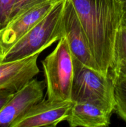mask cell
<instances>
[{
    "label": "cell",
    "instance_id": "6da1fadb",
    "mask_svg": "<svg viewBox=\"0 0 126 127\" xmlns=\"http://www.w3.org/2000/svg\"><path fill=\"white\" fill-rule=\"evenodd\" d=\"M93 56L107 76L112 64L115 40L124 16L119 0H71Z\"/></svg>",
    "mask_w": 126,
    "mask_h": 127
},
{
    "label": "cell",
    "instance_id": "7a4b0ae2",
    "mask_svg": "<svg viewBox=\"0 0 126 127\" xmlns=\"http://www.w3.org/2000/svg\"><path fill=\"white\" fill-rule=\"evenodd\" d=\"M65 0L58 1L49 12L20 38L2 57L1 62L19 60L42 53L64 33V12Z\"/></svg>",
    "mask_w": 126,
    "mask_h": 127
},
{
    "label": "cell",
    "instance_id": "3957f363",
    "mask_svg": "<svg viewBox=\"0 0 126 127\" xmlns=\"http://www.w3.org/2000/svg\"><path fill=\"white\" fill-rule=\"evenodd\" d=\"M74 74L71 90L73 102H88L112 115L114 110V81L111 74L84 65L73 57Z\"/></svg>",
    "mask_w": 126,
    "mask_h": 127
},
{
    "label": "cell",
    "instance_id": "277c9868",
    "mask_svg": "<svg viewBox=\"0 0 126 127\" xmlns=\"http://www.w3.org/2000/svg\"><path fill=\"white\" fill-rule=\"evenodd\" d=\"M48 99L55 101L71 100L74 79L73 55L64 35L56 47L43 61Z\"/></svg>",
    "mask_w": 126,
    "mask_h": 127
},
{
    "label": "cell",
    "instance_id": "5b68a950",
    "mask_svg": "<svg viewBox=\"0 0 126 127\" xmlns=\"http://www.w3.org/2000/svg\"><path fill=\"white\" fill-rule=\"evenodd\" d=\"M72 104V100L55 101L43 99L15 120L10 127H56L67 120Z\"/></svg>",
    "mask_w": 126,
    "mask_h": 127
},
{
    "label": "cell",
    "instance_id": "8992f818",
    "mask_svg": "<svg viewBox=\"0 0 126 127\" xmlns=\"http://www.w3.org/2000/svg\"><path fill=\"white\" fill-rule=\"evenodd\" d=\"M64 27V33L73 57L84 65L100 71L71 0H65Z\"/></svg>",
    "mask_w": 126,
    "mask_h": 127
},
{
    "label": "cell",
    "instance_id": "52a82bcc",
    "mask_svg": "<svg viewBox=\"0 0 126 127\" xmlns=\"http://www.w3.org/2000/svg\"><path fill=\"white\" fill-rule=\"evenodd\" d=\"M44 89L43 81L32 79L15 92L0 111V127H10L15 120L42 100Z\"/></svg>",
    "mask_w": 126,
    "mask_h": 127
},
{
    "label": "cell",
    "instance_id": "ba28073f",
    "mask_svg": "<svg viewBox=\"0 0 126 127\" xmlns=\"http://www.w3.org/2000/svg\"><path fill=\"white\" fill-rule=\"evenodd\" d=\"M57 2L58 1H51L35 6L10 21L4 27L0 30L1 59L20 38L50 11Z\"/></svg>",
    "mask_w": 126,
    "mask_h": 127
},
{
    "label": "cell",
    "instance_id": "9c48e42d",
    "mask_svg": "<svg viewBox=\"0 0 126 127\" xmlns=\"http://www.w3.org/2000/svg\"><path fill=\"white\" fill-rule=\"evenodd\" d=\"M37 53L19 60L0 63V91L16 92L39 73Z\"/></svg>",
    "mask_w": 126,
    "mask_h": 127
},
{
    "label": "cell",
    "instance_id": "30bf717a",
    "mask_svg": "<svg viewBox=\"0 0 126 127\" xmlns=\"http://www.w3.org/2000/svg\"><path fill=\"white\" fill-rule=\"evenodd\" d=\"M111 114L88 102H73L66 121L72 127H103L110 124Z\"/></svg>",
    "mask_w": 126,
    "mask_h": 127
},
{
    "label": "cell",
    "instance_id": "8fae6325",
    "mask_svg": "<svg viewBox=\"0 0 126 127\" xmlns=\"http://www.w3.org/2000/svg\"><path fill=\"white\" fill-rule=\"evenodd\" d=\"M109 73L113 78L126 79V27L122 21L116 35L113 61Z\"/></svg>",
    "mask_w": 126,
    "mask_h": 127
},
{
    "label": "cell",
    "instance_id": "7c38bea8",
    "mask_svg": "<svg viewBox=\"0 0 126 127\" xmlns=\"http://www.w3.org/2000/svg\"><path fill=\"white\" fill-rule=\"evenodd\" d=\"M114 81L115 108L117 115L126 123V79L112 77Z\"/></svg>",
    "mask_w": 126,
    "mask_h": 127
},
{
    "label": "cell",
    "instance_id": "4fadbf2b",
    "mask_svg": "<svg viewBox=\"0 0 126 127\" xmlns=\"http://www.w3.org/2000/svg\"><path fill=\"white\" fill-rule=\"evenodd\" d=\"M58 1L60 0H16L10 16L9 21L38 5L47 2Z\"/></svg>",
    "mask_w": 126,
    "mask_h": 127
},
{
    "label": "cell",
    "instance_id": "5bb4252c",
    "mask_svg": "<svg viewBox=\"0 0 126 127\" xmlns=\"http://www.w3.org/2000/svg\"><path fill=\"white\" fill-rule=\"evenodd\" d=\"M15 1L16 0H0V30L9 21Z\"/></svg>",
    "mask_w": 126,
    "mask_h": 127
},
{
    "label": "cell",
    "instance_id": "9a60e30c",
    "mask_svg": "<svg viewBox=\"0 0 126 127\" xmlns=\"http://www.w3.org/2000/svg\"><path fill=\"white\" fill-rule=\"evenodd\" d=\"M14 93V92L9 90L0 91V111L11 99Z\"/></svg>",
    "mask_w": 126,
    "mask_h": 127
},
{
    "label": "cell",
    "instance_id": "2e32d148",
    "mask_svg": "<svg viewBox=\"0 0 126 127\" xmlns=\"http://www.w3.org/2000/svg\"><path fill=\"white\" fill-rule=\"evenodd\" d=\"M122 22H123V24L126 27V10L124 11V16L123 19H122Z\"/></svg>",
    "mask_w": 126,
    "mask_h": 127
},
{
    "label": "cell",
    "instance_id": "e0dca14e",
    "mask_svg": "<svg viewBox=\"0 0 126 127\" xmlns=\"http://www.w3.org/2000/svg\"><path fill=\"white\" fill-rule=\"evenodd\" d=\"M119 1H121L122 6H123L124 11V10H126V0H119Z\"/></svg>",
    "mask_w": 126,
    "mask_h": 127
},
{
    "label": "cell",
    "instance_id": "ac0fdd59",
    "mask_svg": "<svg viewBox=\"0 0 126 127\" xmlns=\"http://www.w3.org/2000/svg\"><path fill=\"white\" fill-rule=\"evenodd\" d=\"M1 62V53H0V63Z\"/></svg>",
    "mask_w": 126,
    "mask_h": 127
}]
</instances>
